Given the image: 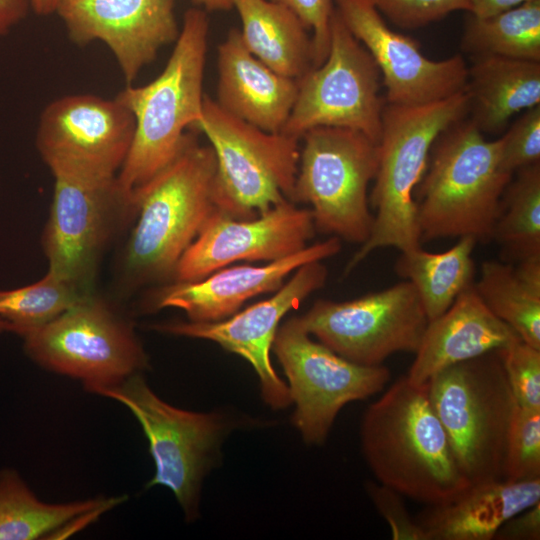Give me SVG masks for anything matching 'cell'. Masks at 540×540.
I'll use <instances>...</instances> for the list:
<instances>
[{
    "instance_id": "cell-1",
    "label": "cell",
    "mask_w": 540,
    "mask_h": 540,
    "mask_svg": "<svg viewBox=\"0 0 540 540\" xmlns=\"http://www.w3.org/2000/svg\"><path fill=\"white\" fill-rule=\"evenodd\" d=\"M360 435L378 482L405 497L442 505L471 485L457 465L427 383L416 385L406 376L396 380L366 409Z\"/></svg>"
},
{
    "instance_id": "cell-2",
    "label": "cell",
    "mask_w": 540,
    "mask_h": 540,
    "mask_svg": "<svg viewBox=\"0 0 540 540\" xmlns=\"http://www.w3.org/2000/svg\"><path fill=\"white\" fill-rule=\"evenodd\" d=\"M208 31L206 11L188 9L163 71L145 85H126L116 95L135 120L128 155L116 176L130 214L136 194L176 157L187 130L202 117Z\"/></svg>"
},
{
    "instance_id": "cell-3",
    "label": "cell",
    "mask_w": 540,
    "mask_h": 540,
    "mask_svg": "<svg viewBox=\"0 0 540 540\" xmlns=\"http://www.w3.org/2000/svg\"><path fill=\"white\" fill-rule=\"evenodd\" d=\"M500 145V138L486 140L471 119H462L439 135L413 195L421 240L492 239L512 180L500 166Z\"/></svg>"
},
{
    "instance_id": "cell-4",
    "label": "cell",
    "mask_w": 540,
    "mask_h": 540,
    "mask_svg": "<svg viewBox=\"0 0 540 540\" xmlns=\"http://www.w3.org/2000/svg\"><path fill=\"white\" fill-rule=\"evenodd\" d=\"M469 112L466 89L423 105L387 104L382 112L379 157L370 203L376 209L368 239L349 260V273L371 252L386 247H420L414 191L439 135Z\"/></svg>"
},
{
    "instance_id": "cell-5",
    "label": "cell",
    "mask_w": 540,
    "mask_h": 540,
    "mask_svg": "<svg viewBox=\"0 0 540 540\" xmlns=\"http://www.w3.org/2000/svg\"><path fill=\"white\" fill-rule=\"evenodd\" d=\"M217 162L192 133L176 157L134 198L137 221L125 251L128 278L143 284L173 276L183 253L217 210Z\"/></svg>"
},
{
    "instance_id": "cell-6",
    "label": "cell",
    "mask_w": 540,
    "mask_h": 540,
    "mask_svg": "<svg viewBox=\"0 0 540 540\" xmlns=\"http://www.w3.org/2000/svg\"><path fill=\"white\" fill-rule=\"evenodd\" d=\"M429 399L458 467L471 485L503 479L517 405L500 350L448 366L427 382Z\"/></svg>"
},
{
    "instance_id": "cell-7",
    "label": "cell",
    "mask_w": 540,
    "mask_h": 540,
    "mask_svg": "<svg viewBox=\"0 0 540 540\" xmlns=\"http://www.w3.org/2000/svg\"><path fill=\"white\" fill-rule=\"evenodd\" d=\"M193 130L203 132L216 162L217 209L236 219L255 218L291 201L299 161V139L242 121L204 96Z\"/></svg>"
},
{
    "instance_id": "cell-8",
    "label": "cell",
    "mask_w": 540,
    "mask_h": 540,
    "mask_svg": "<svg viewBox=\"0 0 540 540\" xmlns=\"http://www.w3.org/2000/svg\"><path fill=\"white\" fill-rule=\"evenodd\" d=\"M301 139L291 202L311 205L319 231L364 243L374 223L367 189L377 172L378 143L360 131L327 126Z\"/></svg>"
},
{
    "instance_id": "cell-9",
    "label": "cell",
    "mask_w": 540,
    "mask_h": 540,
    "mask_svg": "<svg viewBox=\"0 0 540 540\" xmlns=\"http://www.w3.org/2000/svg\"><path fill=\"white\" fill-rule=\"evenodd\" d=\"M92 392L122 403L134 414L149 442L156 468L146 487L169 488L186 519L194 520L202 480L215 464L228 431L224 417L171 406L151 390L140 373Z\"/></svg>"
},
{
    "instance_id": "cell-10",
    "label": "cell",
    "mask_w": 540,
    "mask_h": 540,
    "mask_svg": "<svg viewBox=\"0 0 540 540\" xmlns=\"http://www.w3.org/2000/svg\"><path fill=\"white\" fill-rule=\"evenodd\" d=\"M23 338L31 359L80 379L90 392L147 367V356L130 323L94 294Z\"/></svg>"
},
{
    "instance_id": "cell-11",
    "label": "cell",
    "mask_w": 540,
    "mask_h": 540,
    "mask_svg": "<svg viewBox=\"0 0 540 540\" xmlns=\"http://www.w3.org/2000/svg\"><path fill=\"white\" fill-rule=\"evenodd\" d=\"M379 79L373 58L334 7L327 57L297 80L296 100L281 133L301 140L312 128L340 127L379 143L385 106Z\"/></svg>"
},
{
    "instance_id": "cell-12",
    "label": "cell",
    "mask_w": 540,
    "mask_h": 540,
    "mask_svg": "<svg viewBox=\"0 0 540 540\" xmlns=\"http://www.w3.org/2000/svg\"><path fill=\"white\" fill-rule=\"evenodd\" d=\"M309 335L299 316L291 317L279 326L272 350L296 405L294 426L304 442L321 445L347 403L382 391L391 376L386 367L353 363Z\"/></svg>"
},
{
    "instance_id": "cell-13",
    "label": "cell",
    "mask_w": 540,
    "mask_h": 540,
    "mask_svg": "<svg viewBox=\"0 0 540 540\" xmlns=\"http://www.w3.org/2000/svg\"><path fill=\"white\" fill-rule=\"evenodd\" d=\"M299 318L319 342L365 366L381 365L394 353H415L429 322L407 280L350 301L317 300Z\"/></svg>"
},
{
    "instance_id": "cell-14",
    "label": "cell",
    "mask_w": 540,
    "mask_h": 540,
    "mask_svg": "<svg viewBox=\"0 0 540 540\" xmlns=\"http://www.w3.org/2000/svg\"><path fill=\"white\" fill-rule=\"evenodd\" d=\"M134 130L132 113L116 97L66 95L43 109L36 147L53 176L109 180L121 169Z\"/></svg>"
},
{
    "instance_id": "cell-15",
    "label": "cell",
    "mask_w": 540,
    "mask_h": 540,
    "mask_svg": "<svg viewBox=\"0 0 540 540\" xmlns=\"http://www.w3.org/2000/svg\"><path fill=\"white\" fill-rule=\"evenodd\" d=\"M53 200L43 233L48 270L81 294H93L101 255L118 216L129 212L116 177L91 180L54 176Z\"/></svg>"
},
{
    "instance_id": "cell-16",
    "label": "cell",
    "mask_w": 540,
    "mask_h": 540,
    "mask_svg": "<svg viewBox=\"0 0 540 540\" xmlns=\"http://www.w3.org/2000/svg\"><path fill=\"white\" fill-rule=\"evenodd\" d=\"M327 268L321 261L306 263L268 299L252 304L228 319L216 322H169L153 328L178 336L213 341L235 353L254 368L263 400L273 409L292 402L289 387L276 374L270 350L282 318L312 292L324 286Z\"/></svg>"
},
{
    "instance_id": "cell-17",
    "label": "cell",
    "mask_w": 540,
    "mask_h": 540,
    "mask_svg": "<svg viewBox=\"0 0 540 540\" xmlns=\"http://www.w3.org/2000/svg\"><path fill=\"white\" fill-rule=\"evenodd\" d=\"M310 209L284 200L252 219L215 210L178 261L175 281L201 279L237 261L272 262L306 246L315 234Z\"/></svg>"
},
{
    "instance_id": "cell-18",
    "label": "cell",
    "mask_w": 540,
    "mask_h": 540,
    "mask_svg": "<svg viewBox=\"0 0 540 540\" xmlns=\"http://www.w3.org/2000/svg\"><path fill=\"white\" fill-rule=\"evenodd\" d=\"M351 34L376 63L386 87V102L423 105L466 89L468 68L460 55L425 57L415 40L393 31L368 0H334Z\"/></svg>"
},
{
    "instance_id": "cell-19",
    "label": "cell",
    "mask_w": 540,
    "mask_h": 540,
    "mask_svg": "<svg viewBox=\"0 0 540 540\" xmlns=\"http://www.w3.org/2000/svg\"><path fill=\"white\" fill-rule=\"evenodd\" d=\"M174 5V0H58L55 13L76 45L103 42L130 85L162 47L177 40Z\"/></svg>"
},
{
    "instance_id": "cell-20",
    "label": "cell",
    "mask_w": 540,
    "mask_h": 540,
    "mask_svg": "<svg viewBox=\"0 0 540 540\" xmlns=\"http://www.w3.org/2000/svg\"><path fill=\"white\" fill-rule=\"evenodd\" d=\"M340 249V238L334 236L261 266L223 267L198 280L175 281L156 292L151 306L155 310L179 308L192 322L224 320L247 300L276 292L300 266L334 256Z\"/></svg>"
},
{
    "instance_id": "cell-21",
    "label": "cell",
    "mask_w": 540,
    "mask_h": 540,
    "mask_svg": "<svg viewBox=\"0 0 540 540\" xmlns=\"http://www.w3.org/2000/svg\"><path fill=\"white\" fill-rule=\"evenodd\" d=\"M521 340L484 304L474 284L439 317L428 322L407 379L423 385L440 370L504 349Z\"/></svg>"
},
{
    "instance_id": "cell-22",
    "label": "cell",
    "mask_w": 540,
    "mask_h": 540,
    "mask_svg": "<svg viewBox=\"0 0 540 540\" xmlns=\"http://www.w3.org/2000/svg\"><path fill=\"white\" fill-rule=\"evenodd\" d=\"M218 106L259 129L279 133L298 91L296 79L271 70L243 45L240 31L231 29L218 46Z\"/></svg>"
},
{
    "instance_id": "cell-23",
    "label": "cell",
    "mask_w": 540,
    "mask_h": 540,
    "mask_svg": "<svg viewBox=\"0 0 540 540\" xmlns=\"http://www.w3.org/2000/svg\"><path fill=\"white\" fill-rule=\"evenodd\" d=\"M540 502V478L470 485L454 500L430 506L417 520L427 540H491L512 516Z\"/></svg>"
},
{
    "instance_id": "cell-24",
    "label": "cell",
    "mask_w": 540,
    "mask_h": 540,
    "mask_svg": "<svg viewBox=\"0 0 540 540\" xmlns=\"http://www.w3.org/2000/svg\"><path fill=\"white\" fill-rule=\"evenodd\" d=\"M471 120L481 132H501L512 116L540 105V62L477 56L468 69Z\"/></svg>"
},
{
    "instance_id": "cell-25",
    "label": "cell",
    "mask_w": 540,
    "mask_h": 540,
    "mask_svg": "<svg viewBox=\"0 0 540 540\" xmlns=\"http://www.w3.org/2000/svg\"><path fill=\"white\" fill-rule=\"evenodd\" d=\"M246 49L276 73L300 79L313 67L312 37L301 20L270 0H233Z\"/></svg>"
},
{
    "instance_id": "cell-26",
    "label": "cell",
    "mask_w": 540,
    "mask_h": 540,
    "mask_svg": "<svg viewBox=\"0 0 540 540\" xmlns=\"http://www.w3.org/2000/svg\"><path fill=\"white\" fill-rule=\"evenodd\" d=\"M124 500L96 498L70 503L40 501L13 470L0 472V540H33L65 527H80Z\"/></svg>"
},
{
    "instance_id": "cell-27",
    "label": "cell",
    "mask_w": 540,
    "mask_h": 540,
    "mask_svg": "<svg viewBox=\"0 0 540 540\" xmlns=\"http://www.w3.org/2000/svg\"><path fill=\"white\" fill-rule=\"evenodd\" d=\"M475 290L500 320L528 345L540 349V258L485 261Z\"/></svg>"
},
{
    "instance_id": "cell-28",
    "label": "cell",
    "mask_w": 540,
    "mask_h": 540,
    "mask_svg": "<svg viewBox=\"0 0 540 540\" xmlns=\"http://www.w3.org/2000/svg\"><path fill=\"white\" fill-rule=\"evenodd\" d=\"M476 242L464 236L445 252L431 253L421 247L401 252L396 272L414 286L428 321L442 315L474 284L472 253Z\"/></svg>"
},
{
    "instance_id": "cell-29",
    "label": "cell",
    "mask_w": 540,
    "mask_h": 540,
    "mask_svg": "<svg viewBox=\"0 0 540 540\" xmlns=\"http://www.w3.org/2000/svg\"><path fill=\"white\" fill-rule=\"evenodd\" d=\"M463 47L476 57L540 62V0H528L488 17L468 13Z\"/></svg>"
},
{
    "instance_id": "cell-30",
    "label": "cell",
    "mask_w": 540,
    "mask_h": 540,
    "mask_svg": "<svg viewBox=\"0 0 540 540\" xmlns=\"http://www.w3.org/2000/svg\"><path fill=\"white\" fill-rule=\"evenodd\" d=\"M492 239L519 261L540 258V162L508 184Z\"/></svg>"
},
{
    "instance_id": "cell-31",
    "label": "cell",
    "mask_w": 540,
    "mask_h": 540,
    "mask_svg": "<svg viewBox=\"0 0 540 540\" xmlns=\"http://www.w3.org/2000/svg\"><path fill=\"white\" fill-rule=\"evenodd\" d=\"M88 296L48 270L37 282L0 291V317L11 332L25 337Z\"/></svg>"
},
{
    "instance_id": "cell-32",
    "label": "cell",
    "mask_w": 540,
    "mask_h": 540,
    "mask_svg": "<svg viewBox=\"0 0 540 540\" xmlns=\"http://www.w3.org/2000/svg\"><path fill=\"white\" fill-rule=\"evenodd\" d=\"M540 478V410L515 407L503 462V479Z\"/></svg>"
},
{
    "instance_id": "cell-33",
    "label": "cell",
    "mask_w": 540,
    "mask_h": 540,
    "mask_svg": "<svg viewBox=\"0 0 540 540\" xmlns=\"http://www.w3.org/2000/svg\"><path fill=\"white\" fill-rule=\"evenodd\" d=\"M500 354L516 403L540 410V349L518 340Z\"/></svg>"
},
{
    "instance_id": "cell-34",
    "label": "cell",
    "mask_w": 540,
    "mask_h": 540,
    "mask_svg": "<svg viewBox=\"0 0 540 540\" xmlns=\"http://www.w3.org/2000/svg\"><path fill=\"white\" fill-rule=\"evenodd\" d=\"M500 166L513 174L540 162V105L527 109L500 138Z\"/></svg>"
},
{
    "instance_id": "cell-35",
    "label": "cell",
    "mask_w": 540,
    "mask_h": 540,
    "mask_svg": "<svg viewBox=\"0 0 540 540\" xmlns=\"http://www.w3.org/2000/svg\"><path fill=\"white\" fill-rule=\"evenodd\" d=\"M395 25L417 29L455 11L470 12L469 0H368Z\"/></svg>"
},
{
    "instance_id": "cell-36",
    "label": "cell",
    "mask_w": 540,
    "mask_h": 540,
    "mask_svg": "<svg viewBox=\"0 0 540 540\" xmlns=\"http://www.w3.org/2000/svg\"><path fill=\"white\" fill-rule=\"evenodd\" d=\"M366 489L377 511L387 521L394 540H427L422 527L409 514L403 495L381 483L368 482Z\"/></svg>"
},
{
    "instance_id": "cell-37",
    "label": "cell",
    "mask_w": 540,
    "mask_h": 540,
    "mask_svg": "<svg viewBox=\"0 0 540 540\" xmlns=\"http://www.w3.org/2000/svg\"><path fill=\"white\" fill-rule=\"evenodd\" d=\"M291 10L312 32L313 67L324 62L330 42V23L334 0H270Z\"/></svg>"
},
{
    "instance_id": "cell-38",
    "label": "cell",
    "mask_w": 540,
    "mask_h": 540,
    "mask_svg": "<svg viewBox=\"0 0 540 540\" xmlns=\"http://www.w3.org/2000/svg\"><path fill=\"white\" fill-rule=\"evenodd\" d=\"M497 540H539L540 502L505 521L497 530Z\"/></svg>"
},
{
    "instance_id": "cell-39",
    "label": "cell",
    "mask_w": 540,
    "mask_h": 540,
    "mask_svg": "<svg viewBox=\"0 0 540 540\" xmlns=\"http://www.w3.org/2000/svg\"><path fill=\"white\" fill-rule=\"evenodd\" d=\"M30 8L31 0H0V37L19 24Z\"/></svg>"
},
{
    "instance_id": "cell-40",
    "label": "cell",
    "mask_w": 540,
    "mask_h": 540,
    "mask_svg": "<svg viewBox=\"0 0 540 540\" xmlns=\"http://www.w3.org/2000/svg\"><path fill=\"white\" fill-rule=\"evenodd\" d=\"M528 0H469L470 12L477 17H488L516 7Z\"/></svg>"
},
{
    "instance_id": "cell-41",
    "label": "cell",
    "mask_w": 540,
    "mask_h": 540,
    "mask_svg": "<svg viewBox=\"0 0 540 540\" xmlns=\"http://www.w3.org/2000/svg\"><path fill=\"white\" fill-rule=\"evenodd\" d=\"M205 11H227L233 8V0H192Z\"/></svg>"
},
{
    "instance_id": "cell-42",
    "label": "cell",
    "mask_w": 540,
    "mask_h": 540,
    "mask_svg": "<svg viewBox=\"0 0 540 540\" xmlns=\"http://www.w3.org/2000/svg\"><path fill=\"white\" fill-rule=\"evenodd\" d=\"M58 0H31V8L38 15L55 13Z\"/></svg>"
},
{
    "instance_id": "cell-43",
    "label": "cell",
    "mask_w": 540,
    "mask_h": 540,
    "mask_svg": "<svg viewBox=\"0 0 540 540\" xmlns=\"http://www.w3.org/2000/svg\"><path fill=\"white\" fill-rule=\"evenodd\" d=\"M10 331L9 324L0 317V333Z\"/></svg>"
}]
</instances>
